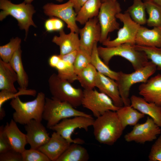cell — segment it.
<instances>
[{
  "label": "cell",
  "instance_id": "1",
  "mask_svg": "<svg viewBox=\"0 0 161 161\" xmlns=\"http://www.w3.org/2000/svg\"><path fill=\"white\" fill-rule=\"evenodd\" d=\"M92 126L95 139L100 143L114 145L124 130L116 111H109L96 117Z\"/></svg>",
  "mask_w": 161,
  "mask_h": 161
},
{
  "label": "cell",
  "instance_id": "5",
  "mask_svg": "<svg viewBox=\"0 0 161 161\" xmlns=\"http://www.w3.org/2000/svg\"><path fill=\"white\" fill-rule=\"evenodd\" d=\"M157 69L156 65L149 61L143 67L130 73L119 72L118 78L115 81L124 106L130 105L129 94L132 86L137 83L146 82Z\"/></svg>",
  "mask_w": 161,
  "mask_h": 161
},
{
  "label": "cell",
  "instance_id": "27",
  "mask_svg": "<svg viewBox=\"0 0 161 161\" xmlns=\"http://www.w3.org/2000/svg\"><path fill=\"white\" fill-rule=\"evenodd\" d=\"M21 53L20 48L14 54L9 63L17 74L19 88L27 89L29 83L28 77L23 66Z\"/></svg>",
  "mask_w": 161,
  "mask_h": 161
},
{
  "label": "cell",
  "instance_id": "14",
  "mask_svg": "<svg viewBox=\"0 0 161 161\" xmlns=\"http://www.w3.org/2000/svg\"><path fill=\"white\" fill-rule=\"evenodd\" d=\"M77 53L75 51L64 55H53L48 60L49 66L57 70L58 76L71 83L77 80L74 66Z\"/></svg>",
  "mask_w": 161,
  "mask_h": 161
},
{
  "label": "cell",
  "instance_id": "19",
  "mask_svg": "<svg viewBox=\"0 0 161 161\" xmlns=\"http://www.w3.org/2000/svg\"><path fill=\"white\" fill-rule=\"evenodd\" d=\"M114 80L101 73L97 72L95 87L100 92L109 96L114 105L120 107L124 106L120 97L117 84Z\"/></svg>",
  "mask_w": 161,
  "mask_h": 161
},
{
  "label": "cell",
  "instance_id": "31",
  "mask_svg": "<svg viewBox=\"0 0 161 161\" xmlns=\"http://www.w3.org/2000/svg\"><path fill=\"white\" fill-rule=\"evenodd\" d=\"M148 18L146 23L150 27L161 28V6L152 0H143Z\"/></svg>",
  "mask_w": 161,
  "mask_h": 161
},
{
  "label": "cell",
  "instance_id": "7",
  "mask_svg": "<svg viewBox=\"0 0 161 161\" xmlns=\"http://www.w3.org/2000/svg\"><path fill=\"white\" fill-rule=\"evenodd\" d=\"M0 20L2 21L7 16L10 15L16 18L21 29L27 34L30 26L36 27L32 18L35 10L31 4L24 2L19 4H15L9 0H0Z\"/></svg>",
  "mask_w": 161,
  "mask_h": 161
},
{
  "label": "cell",
  "instance_id": "23",
  "mask_svg": "<svg viewBox=\"0 0 161 161\" xmlns=\"http://www.w3.org/2000/svg\"><path fill=\"white\" fill-rule=\"evenodd\" d=\"M136 45L161 47V28L154 27L149 29L140 25L136 39Z\"/></svg>",
  "mask_w": 161,
  "mask_h": 161
},
{
  "label": "cell",
  "instance_id": "6",
  "mask_svg": "<svg viewBox=\"0 0 161 161\" xmlns=\"http://www.w3.org/2000/svg\"><path fill=\"white\" fill-rule=\"evenodd\" d=\"M79 116H91L66 102L46 97L42 118L47 121V128L50 129L64 119Z\"/></svg>",
  "mask_w": 161,
  "mask_h": 161
},
{
  "label": "cell",
  "instance_id": "2",
  "mask_svg": "<svg viewBox=\"0 0 161 161\" xmlns=\"http://www.w3.org/2000/svg\"><path fill=\"white\" fill-rule=\"evenodd\" d=\"M42 92H39L33 100L22 101L19 97L12 99L10 104L15 110L13 119L16 123L25 125L32 120L41 122L46 99Z\"/></svg>",
  "mask_w": 161,
  "mask_h": 161
},
{
  "label": "cell",
  "instance_id": "47",
  "mask_svg": "<svg viewBox=\"0 0 161 161\" xmlns=\"http://www.w3.org/2000/svg\"><path fill=\"white\" fill-rule=\"evenodd\" d=\"M112 0L114 1H117V0Z\"/></svg>",
  "mask_w": 161,
  "mask_h": 161
},
{
  "label": "cell",
  "instance_id": "13",
  "mask_svg": "<svg viewBox=\"0 0 161 161\" xmlns=\"http://www.w3.org/2000/svg\"><path fill=\"white\" fill-rule=\"evenodd\" d=\"M44 13L47 16H55L65 22L70 32L78 33L79 29L76 23L77 13L73 5L69 0L61 4L47 3L43 7Z\"/></svg>",
  "mask_w": 161,
  "mask_h": 161
},
{
  "label": "cell",
  "instance_id": "15",
  "mask_svg": "<svg viewBox=\"0 0 161 161\" xmlns=\"http://www.w3.org/2000/svg\"><path fill=\"white\" fill-rule=\"evenodd\" d=\"M80 49L91 55L94 44L100 42L101 29L97 17L89 19L83 27L79 29Z\"/></svg>",
  "mask_w": 161,
  "mask_h": 161
},
{
  "label": "cell",
  "instance_id": "16",
  "mask_svg": "<svg viewBox=\"0 0 161 161\" xmlns=\"http://www.w3.org/2000/svg\"><path fill=\"white\" fill-rule=\"evenodd\" d=\"M27 143L30 148L38 149L50 139L49 134L41 122L32 120L25 125Z\"/></svg>",
  "mask_w": 161,
  "mask_h": 161
},
{
  "label": "cell",
  "instance_id": "34",
  "mask_svg": "<svg viewBox=\"0 0 161 161\" xmlns=\"http://www.w3.org/2000/svg\"><path fill=\"white\" fill-rule=\"evenodd\" d=\"M137 50L144 52L148 59L155 64L157 69L161 70V47L140 46L135 44Z\"/></svg>",
  "mask_w": 161,
  "mask_h": 161
},
{
  "label": "cell",
  "instance_id": "39",
  "mask_svg": "<svg viewBox=\"0 0 161 161\" xmlns=\"http://www.w3.org/2000/svg\"><path fill=\"white\" fill-rule=\"evenodd\" d=\"M64 24L61 19L56 17H52L46 21L44 27L47 31L51 32L60 31L63 29Z\"/></svg>",
  "mask_w": 161,
  "mask_h": 161
},
{
  "label": "cell",
  "instance_id": "45",
  "mask_svg": "<svg viewBox=\"0 0 161 161\" xmlns=\"http://www.w3.org/2000/svg\"><path fill=\"white\" fill-rule=\"evenodd\" d=\"M56 0L57 1H58L61 2H62L63 0Z\"/></svg>",
  "mask_w": 161,
  "mask_h": 161
},
{
  "label": "cell",
  "instance_id": "30",
  "mask_svg": "<svg viewBox=\"0 0 161 161\" xmlns=\"http://www.w3.org/2000/svg\"><path fill=\"white\" fill-rule=\"evenodd\" d=\"M97 72L95 68L90 63L77 75V80L84 89H93L95 87Z\"/></svg>",
  "mask_w": 161,
  "mask_h": 161
},
{
  "label": "cell",
  "instance_id": "12",
  "mask_svg": "<svg viewBox=\"0 0 161 161\" xmlns=\"http://www.w3.org/2000/svg\"><path fill=\"white\" fill-rule=\"evenodd\" d=\"M160 128L151 118L148 117L144 123H137L134 126L132 129L125 135L124 138L128 142L144 144L151 142L156 140L161 133Z\"/></svg>",
  "mask_w": 161,
  "mask_h": 161
},
{
  "label": "cell",
  "instance_id": "42",
  "mask_svg": "<svg viewBox=\"0 0 161 161\" xmlns=\"http://www.w3.org/2000/svg\"><path fill=\"white\" fill-rule=\"evenodd\" d=\"M72 4L74 8L77 13L82 7L88 0H69Z\"/></svg>",
  "mask_w": 161,
  "mask_h": 161
},
{
  "label": "cell",
  "instance_id": "25",
  "mask_svg": "<svg viewBox=\"0 0 161 161\" xmlns=\"http://www.w3.org/2000/svg\"><path fill=\"white\" fill-rule=\"evenodd\" d=\"M116 112L124 130L128 126H134L145 115L130 105L120 107Z\"/></svg>",
  "mask_w": 161,
  "mask_h": 161
},
{
  "label": "cell",
  "instance_id": "40",
  "mask_svg": "<svg viewBox=\"0 0 161 161\" xmlns=\"http://www.w3.org/2000/svg\"><path fill=\"white\" fill-rule=\"evenodd\" d=\"M0 161H23L21 153L12 149L0 154Z\"/></svg>",
  "mask_w": 161,
  "mask_h": 161
},
{
  "label": "cell",
  "instance_id": "26",
  "mask_svg": "<svg viewBox=\"0 0 161 161\" xmlns=\"http://www.w3.org/2000/svg\"><path fill=\"white\" fill-rule=\"evenodd\" d=\"M102 3L101 0H88L77 13L76 21L84 25L89 19L97 17Z\"/></svg>",
  "mask_w": 161,
  "mask_h": 161
},
{
  "label": "cell",
  "instance_id": "10",
  "mask_svg": "<svg viewBox=\"0 0 161 161\" xmlns=\"http://www.w3.org/2000/svg\"><path fill=\"white\" fill-rule=\"evenodd\" d=\"M82 105L90 110L97 117L109 111H116L120 107L116 106L107 95L96 90L84 89Z\"/></svg>",
  "mask_w": 161,
  "mask_h": 161
},
{
  "label": "cell",
  "instance_id": "28",
  "mask_svg": "<svg viewBox=\"0 0 161 161\" xmlns=\"http://www.w3.org/2000/svg\"><path fill=\"white\" fill-rule=\"evenodd\" d=\"M76 143H71L57 161H87L89 158L87 149Z\"/></svg>",
  "mask_w": 161,
  "mask_h": 161
},
{
  "label": "cell",
  "instance_id": "41",
  "mask_svg": "<svg viewBox=\"0 0 161 161\" xmlns=\"http://www.w3.org/2000/svg\"><path fill=\"white\" fill-rule=\"evenodd\" d=\"M4 127L1 126L0 127V154L4 153L12 149L3 132Z\"/></svg>",
  "mask_w": 161,
  "mask_h": 161
},
{
  "label": "cell",
  "instance_id": "4",
  "mask_svg": "<svg viewBox=\"0 0 161 161\" xmlns=\"http://www.w3.org/2000/svg\"><path fill=\"white\" fill-rule=\"evenodd\" d=\"M48 84L52 98L66 102L75 108L82 105L83 91L81 89L74 87L55 73L49 77Z\"/></svg>",
  "mask_w": 161,
  "mask_h": 161
},
{
  "label": "cell",
  "instance_id": "24",
  "mask_svg": "<svg viewBox=\"0 0 161 161\" xmlns=\"http://www.w3.org/2000/svg\"><path fill=\"white\" fill-rule=\"evenodd\" d=\"M17 74L9 63L0 59V89L16 92L14 83L17 81Z\"/></svg>",
  "mask_w": 161,
  "mask_h": 161
},
{
  "label": "cell",
  "instance_id": "17",
  "mask_svg": "<svg viewBox=\"0 0 161 161\" xmlns=\"http://www.w3.org/2000/svg\"><path fill=\"white\" fill-rule=\"evenodd\" d=\"M71 144L54 131L49 141L38 149L46 155L51 161H57Z\"/></svg>",
  "mask_w": 161,
  "mask_h": 161
},
{
  "label": "cell",
  "instance_id": "33",
  "mask_svg": "<svg viewBox=\"0 0 161 161\" xmlns=\"http://www.w3.org/2000/svg\"><path fill=\"white\" fill-rule=\"evenodd\" d=\"M21 40L18 37L11 39L7 44L0 47V59L9 63L15 52L21 48Z\"/></svg>",
  "mask_w": 161,
  "mask_h": 161
},
{
  "label": "cell",
  "instance_id": "46",
  "mask_svg": "<svg viewBox=\"0 0 161 161\" xmlns=\"http://www.w3.org/2000/svg\"><path fill=\"white\" fill-rule=\"evenodd\" d=\"M106 0H101V1H102V3L105 1H106Z\"/></svg>",
  "mask_w": 161,
  "mask_h": 161
},
{
  "label": "cell",
  "instance_id": "37",
  "mask_svg": "<svg viewBox=\"0 0 161 161\" xmlns=\"http://www.w3.org/2000/svg\"><path fill=\"white\" fill-rule=\"evenodd\" d=\"M21 153L23 161H51L46 155L38 149H25Z\"/></svg>",
  "mask_w": 161,
  "mask_h": 161
},
{
  "label": "cell",
  "instance_id": "3",
  "mask_svg": "<svg viewBox=\"0 0 161 161\" xmlns=\"http://www.w3.org/2000/svg\"><path fill=\"white\" fill-rule=\"evenodd\" d=\"M135 45L125 43L111 47L99 46L97 47L98 52L100 57L108 66L112 58L118 56L129 61L136 70L145 66L149 61L146 54L137 49Z\"/></svg>",
  "mask_w": 161,
  "mask_h": 161
},
{
  "label": "cell",
  "instance_id": "20",
  "mask_svg": "<svg viewBox=\"0 0 161 161\" xmlns=\"http://www.w3.org/2000/svg\"><path fill=\"white\" fill-rule=\"evenodd\" d=\"M130 106L140 112L148 115L161 127V106L146 101L143 97L133 95L130 98Z\"/></svg>",
  "mask_w": 161,
  "mask_h": 161
},
{
  "label": "cell",
  "instance_id": "38",
  "mask_svg": "<svg viewBox=\"0 0 161 161\" xmlns=\"http://www.w3.org/2000/svg\"><path fill=\"white\" fill-rule=\"evenodd\" d=\"M148 159L150 161H161V135L152 145Z\"/></svg>",
  "mask_w": 161,
  "mask_h": 161
},
{
  "label": "cell",
  "instance_id": "29",
  "mask_svg": "<svg viewBox=\"0 0 161 161\" xmlns=\"http://www.w3.org/2000/svg\"><path fill=\"white\" fill-rule=\"evenodd\" d=\"M97 42L95 43L93 46L91 55V64L95 68L97 72L116 80H117L119 72L112 70L101 59L98 53Z\"/></svg>",
  "mask_w": 161,
  "mask_h": 161
},
{
  "label": "cell",
  "instance_id": "8",
  "mask_svg": "<svg viewBox=\"0 0 161 161\" xmlns=\"http://www.w3.org/2000/svg\"><path fill=\"white\" fill-rule=\"evenodd\" d=\"M121 10L117 1L106 0L102 3L97 17L101 29L100 43L102 44L107 40L109 33L120 29L116 16Z\"/></svg>",
  "mask_w": 161,
  "mask_h": 161
},
{
  "label": "cell",
  "instance_id": "36",
  "mask_svg": "<svg viewBox=\"0 0 161 161\" xmlns=\"http://www.w3.org/2000/svg\"><path fill=\"white\" fill-rule=\"evenodd\" d=\"M91 55L80 49L78 51L74 64L75 72L77 75L83 68L91 63Z\"/></svg>",
  "mask_w": 161,
  "mask_h": 161
},
{
  "label": "cell",
  "instance_id": "11",
  "mask_svg": "<svg viewBox=\"0 0 161 161\" xmlns=\"http://www.w3.org/2000/svg\"><path fill=\"white\" fill-rule=\"evenodd\" d=\"M116 17L123 23V27L118 30L117 36L115 39L111 40L108 37L107 40L102 44L103 45L111 47L125 43L136 44V38L140 25L132 19L126 11L124 13H118Z\"/></svg>",
  "mask_w": 161,
  "mask_h": 161
},
{
  "label": "cell",
  "instance_id": "21",
  "mask_svg": "<svg viewBox=\"0 0 161 161\" xmlns=\"http://www.w3.org/2000/svg\"><path fill=\"white\" fill-rule=\"evenodd\" d=\"M16 123L13 119L9 123H7L3 128V132L12 148L21 153L25 149L27 143L26 134L19 129Z\"/></svg>",
  "mask_w": 161,
  "mask_h": 161
},
{
  "label": "cell",
  "instance_id": "35",
  "mask_svg": "<svg viewBox=\"0 0 161 161\" xmlns=\"http://www.w3.org/2000/svg\"><path fill=\"white\" fill-rule=\"evenodd\" d=\"M16 92H13L5 90H1L0 92V111L4 110L3 105L6 101L10 99L14 98L21 95H29L35 96L37 93L34 89H27L18 88Z\"/></svg>",
  "mask_w": 161,
  "mask_h": 161
},
{
  "label": "cell",
  "instance_id": "9",
  "mask_svg": "<svg viewBox=\"0 0 161 161\" xmlns=\"http://www.w3.org/2000/svg\"><path fill=\"white\" fill-rule=\"evenodd\" d=\"M95 119L90 117L79 116L64 119L50 129L60 134L69 142L82 144L84 142L80 138L73 139L72 135L76 129H82L86 131L92 126Z\"/></svg>",
  "mask_w": 161,
  "mask_h": 161
},
{
  "label": "cell",
  "instance_id": "43",
  "mask_svg": "<svg viewBox=\"0 0 161 161\" xmlns=\"http://www.w3.org/2000/svg\"><path fill=\"white\" fill-rule=\"evenodd\" d=\"M156 3L161 6V0H152Z\"/></svg>",
  "mask_w": 161,
  "mask_h": 161
},
{
  "label": "cell",
  "instance_id": "32",
  "mask_svg": "<svg viewBox=\"0 0 161 161\" xmlns=\"http://www.w3.org/2000/svg\"><path fill=\"white\" fill-rule=\"evenodd\" d=\"M132 4L126 11L129 13L132 19L140 25L146 23L147 19L145 7L142 0H133Z\"/></svg>",
  "mask_w": 161,
  "mask_h": 161
},
{
  "label": "cell",
  "instance_id": "18",
  "mask_svg": "<svg viewBox=\"0 0 161 161\" xmlns=\"http://www.w3.org/2000/svg\"><path fill=\"white\" fill-rule=\"evenodd\" d=\"M139 93L147 101L161 106V74L151 77L142 83L139 87Z\"/></svg>",
  "mask_w": 161,
  "mask_h": 161
},
{
  "label": "cell",
  "instance_id": "22",
  "mask_svg": "<svg viewBox=\"0 0 161 161\" xmlns=\"http://www.w3.org/2000/svg\"><path fill=\"white\" fill-rule=\"evenodd\" d=\"M52 42L59 47L61 55H64L80 49V41L78 33L70 32L65 33L63 29L59 31V36L55 35Z\"/></svg>",
  "mask_w": 161,
  "mask_h": 161
},
{
  "label": "cell",
  "instance_id": "44",
  "mask_svg": "<svg viewBox=\"0 0 161 161\" xmlns=\"http://www.w3.org/2000/svg\"><path fill=\"white\" fill-rule=\"evenodd\" d=\"M33 0H24V2L29 4H31Z\"/></svg>",
  "mask_w": 161,
  "mask_h": 161
}]
</instances>
